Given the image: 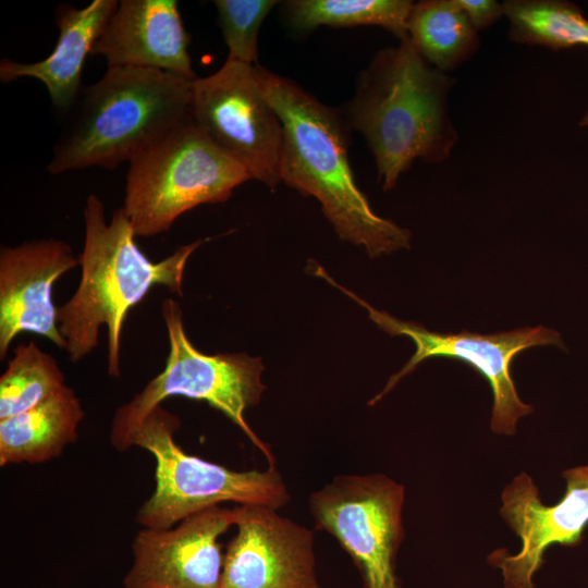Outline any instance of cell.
<instances>
[{
    "mask_svg": "<svg viewBox=\"0 0 588 588\" xmlns=\"http://www.w3.org/2000/svg\"><path fill=\"white\" fill-rule=\"evenodd\" d=\"M255 77L283 125L281 182L315 197L339 237L369 257L409 248L411 232L377 215L356 184L342 113L260 64Z\"/></svg>",
    "mask_w": 588,
    "mask_h": 588,
    "instance_id": "6da1fadb",
    "label": "cell"
},
{
    "mask_svg": "<svg viewBox=\"0 0 588 588\" xmlns=\"http://www.w3.org/2000/svg\"><path fill=\"white\" fill-rule=\"evenodd\" d=\"M454 83L408 37L378 50L359 74L342 115L364 137L384 191L415 160L439 163L450 157L458 140L448 106Z\"/></svg>",
    "mask_w": 588,
    "mask_h": 588,
    "instance_id": "7a4b0ae2",
    "label": "cell"
},
{
    "mask_svg": "<svg viewBox=\"0 0 588 588\" xmlns=\"http://www.w3.org/2000/svg\"><path fill=\"white\" fill-rule=\"evenodd\" d=\"M83 217L81 280L72 297L58 308L59 329L70 360L77 363L97 347L99 329L106 326L108 375L119 378L121 332L130 309L157 285L182 296L185 266L204 240L180 246L164 259L152 261L138 247L122 207L107 222L102 200L89 194Z\"/></svg>",
    "mask_w": 588,
    "mask_h": 588,
    "instance_id": "3957f363",
    "label": "cell"
},
{
    "mask_svg": "<svg viewBox=\"0 0 588 588\" xmlns=\"http://www.w3.org/2000/svg\"><path fill=\"white\" fill-rule=\"evenodd\" d=\"M193 82L160 70L110 66L62 113L51 174L131 162L193 119Z\"/></svg>",
    "mask_w": 588,
    "mask_h": 588,
    "instance_id": "277c9868",
    "label": "cell"
},
{
    "mask_svg": "<svg viewBox=\"0 0 588 588\" xmlns=\"http://www.w3.org/2000/svg\"><path fill=\"white\" fill-rule=\"evenodd\" d=\"M125 179L122 208L136 237L168 232L184 212L224 203L252 180L193 119L134 158Z\"/></svg>",
    "mask_w": 588,
    "mask_h": 588,
    "instance_id": "5b68a950",
    "label": "cell"
},
{
    "mask_svg": "<svg viewBox=\"0 0 588 588\" xmlns=\"http://www.w3.org/2000/svg\"><path fill=\"white\" fill-rule=\"evenodd\" d=\"M161 317L169 339L164 369L140 392L117 408L110 429L112 446L123 452L132 446V436L144 418L171 396L204 401L235 424L275 466L264 441L245 420V411L256 406L266 390L264 365L246 353L208 355L198 351L186 335L181 306L172 298L161 304Z\"/></svg>",
    "mask_w": 588,
    "mask_h": 588,
    "instance_id": "8992f818",
    "label": "cell"
},
{
    "mask_svg": "<svg viewBox=\"0 0 588 588\" xmlns=\"http://www.w3.org/2000/svg\"><path fill=\"white\" fill-rule=\"evenodd\" d=\"M177 416L158 406L139 424L132 446L149 452L156 462L155 489L136 514L144 528L167 529L184 518L220 505H286L290 493L275 466L266 470H233L184 452L174 440Z\"/></svg>",
    "mask_w": 588,
    "mask_h": 588,
    "instance_id": "52a82bcc",
    "label": "cell"
},
{
    "mask_svg": "<svg viewBox=\"0 0 588 588\" xmlns=\"http://www.w3.org/2000/svg\"><path fill=\"white\" fill-rule=\"evenodd\" d=\"M316 275L323 278L366 308L370 320L381 330L391 336H407L414 342L415 353L403 368L388 380L383 390L369 401V405L379 402L403 377L414 371L425 359L455 358L471 366L488 381L493 394L490 422L492 431L498 434L513 436L517 420L530 414L532 406L524 403L517 394L511 376L512 362L520 352L534 346L554 345L566 350L560 333L542 326L492 334L471 333L466 330L460 333L429 331L419 323L400 320L385 311L373 308L355 293L338 284L322 268L317 270Z\"/></svg>",
    "mask_w": 588,
    "mask_h": 588,
    "instance_id": "ba28073f",
    "label": "cell"
},
{
    "mask_svg": "<svg viewBox=\"0 0 588 588\" xmlns=\"http://www.w3.org/2000/svg\"><path fill=\"white\" fill-rule=\"evenodd\" d=\"M404 498V487L382 474L340 475L309 497L316 528L351 556L364 588H401L395 565Z\"/></svg>",
    "mask_w": 588,
    "mask_h": 588,
    "instance_id": "9c48e42d",
    "label": "cell"
},
{
    "mask_svg": "<svg viewBox=\"0 0 588 588\" xmlns=\"http://www.w3.org/2000/svg\"><path fill=\"white\" fill-rule=\"evenodd\" d=\"M192 117L252 180L272 191L281 183L283 125L257 84L255 65L226 59L211 75L197 77Z\"/></svg>",
    "mask_w": 588,
    "mask_h": 588,
    "instance_id": "30bf717a",
    "label": "cell"
},
{
    "mask_svg": "<svg viewBox=\"0 0 588 588\" xmlns=\"http://www.w3.org/2000/svg\"><path fill=\"white\" fill-rule=\"evenodd\" d=\"M566 491L554 505H544L526 473L506 485L500 514L522 541L518 553L497 549L488 563L501 571L504 588H534V575L543 564L546 550L554 544L578 546L588 526V465L562 473Z\"/></svg>",
    "mask_w": 588,
    "mask_h": 588,
    "instance_id": "8fae6325",
    "label": "cell"
},
{
    "mask_svg": "<svg viewBox=\"0 0 588 588\" xmlns=\"http://www.w3.org/2000/svg\"><path fill=\"white\" fill-rule=\"evenodd\" d=\"M221 588H321L314 532L266 505H237Z\"/></svg>",
    "mask_w": 588,
    "mask_h": 588,
    "instance_id": "7c38bea8",
    "label": "cell"
},
{
    "mask_svg": "<svg viewBox=\"0 0 588 588\" xmlns=\"http://www.w3.org/2000/svg\"><path fill=\"white\" fill-rule=\"evenodd\" d=\"M235 525V510L216 505L176 527L144 528L132 544L125 588H221L223 556L218 539Z\"/></svg>",
    "mask_w": 588,
    "mask_h": 588,
    "instance_id": "4fadbf2b",
    "label": "cell"
},
{
    "mask_svg": "<svg viewBox=\"0 0 588 588\" xmlns=\"http://www.w3.org/2000/svg\"><path fill=\"white\" fill-rule=\"evenodd\" d=\"M79 266L71 246L58 238L0 248V359L22 332H32L66 350L58 322L52 286Z\"/></svg>",
    "mask_w": 588,
    "mask_h": 588,
    "instance_id": "5bb4252c",
    "label": "cell"
},
{
    "mask_svg": "<svg viewBox=\"0 0 588 588\" xmlns=\"http://www.w3.org/2000/svg\"><path fill=\"white\" fill-rule=\"evenodd\" d=\"M189 42L177 1L121 0L90 56H101L108 68L155 69L195 81Z\"/></svg>",
    "mask_w": 588,
    "mask_h": 588,
    "instance_id": "9a60e30c",
    "label": "cell"
},
{
    "mask_svg": "<svg viewBox=\"0 0 588 588\" xmlns=\"http://www.w3.org/2000/svg\"><path fill=\"white\" fill-rule=\"evenodd\" d=\"M117 0H94L77 9L66 3L56 8L59 28L57 44L45 59L24 63L3 58L0 61V81L10 83L23 77L41 82L53 107L65 112L78 96L85 60L118 8Z\"/></svg>",
    "mask_w": 588,
    "mask_h": 588,
    "instance_id": "2e32d148",
    "label": "cell"
},
{
    "mask_svg": "<svg viewBox=\"0 0 588 588\" xmlns=\"http://www.w3.org/2000/svg\"><path fill=\"white\" fill-rule=\"evenodd\" d=\"M84 416L78 396L66 385L39 405L0 420V466L40 464L60 456L76 441Z\"/></svg>",
    "mask_w": 588,
    "mask_h": 588,
    "instance_id": "e0dca14e",
    "label": "cell"
},
{
    "mask_svg": "<svg viewBox=\"0 0 588 588\" xmlns=\"http://www.w3.org/2000/svg\"><path fill=\"white\" fill-rule=\"evenodd\" d=\"M407 32L417 51L445 73L470 59L480 45L478 32L456 0L414 2Z\"/></svg>",
    "mask_w": 588,
    "mask_h": 588,
    "instance_id": "ac0fdd59",
    "label": "cell"
},
{
    "mask_svg": "<svg viewBox=\"0 0 588 588\" xmlns=\"http://www.w3.org/2000/svg\"><path fill=\"white\" fill-rule=\"evenodd\" d=\"M411 0H289L281 2L286 26L304 34L319 26H379L400 40L408 37Z\"/></svg>",
    "mask_w": 588,
    "mask_h": 588,
    "instance_id": "d6986e66",
    "label": "cell"
},
{
    "mask_svg": "<svg viewBox=\"0 0 588 588\" xmlns=\"http://www.w3.org/2000/svg\"><path fill=\"white\" fill-rule=\"evenodd\" d=\"M504 15L510 40L552 50L588 46V20L574 3L563 0H507Z\"/></svg>",
    "mask_w": 588,
    "mask_h": 588,
    "instance_id": "ffe728a7",
    "label": "cell"
},
{
    "mask_svg": "<svg viewBox=\"0 0 588 588\" xmlns=\"http://www.w3.org/2000/svg\"><path fill=\"white\" fill-rule=\"evenodd\" d=\"M66 385L58 362L50 354L34 341L19 344L0 378V420L39 405Z\"/></svg>",
    "mask_w": 588,
    "mask_h": 588,
    "instance_id": "44dd1931",
    "label": "cell"
},
{
    "mask_svg": "<svg viewBox=\"0 0 588 588\" xmlns=\"http://www.w3.org/2000/svg\"><path fill=\"white\" fill-rule=\"evenodd\" d=\"M218 25L229 60L257 65L258 35L264 20L279 3L274 0H216Z\"/></svg>",
    "mask_w": 588,
    "mask_h": 588,
    "instance_id": "7402d4cb",
    "label": "cell"
},
{
    "mask_svg": "<svg viewBox=\"0 0 588 588\" xmlns=\"http://www.w3.org/2000/svg\"><path fill=\"white\" fill-rule=\"evenodd\" d=\"M471 25L480 32L504 15L503 4L494 0H456Z\"/></svg>",
    "mask_w": 588,
    "mask_h": 588,
    "instance_id": "603a6c76",
    "label": "cell"
},
{
    "mask_svg": "<svg viewBox=\"0 0 588 588\" xmlns=\"http://www.w3.org/2000/svg\"><path fill=\"white\" fill-rule=\"evenodd\" d=\"M580 126L588 127V110L584 113L579 122Z\"/></svg>",
    "mask_w": 588,
    "mask_h": 588,
    "instance_id": "cb8c5ba5",
    "label": "cell"
}]
</instances>
